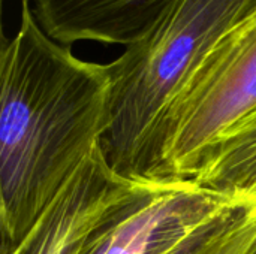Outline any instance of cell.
I'll use <instances>...</instances> for the list:
<instances>
[{
	"label": "cell",
	"instance_id": "1",
	"mask_svg": "<svg viewBox=\"0 0 256 254\" xmlns=\"http://www.w3.org/2000/svg\"><path fill=\"white\" fill-rule=\"evenodd\" d=\"M2 254L28 234L110 127L108 64L51 39L30 1L0 51Z\"/></svg>",
	"mask_w": 256,
	"mask_h": 254
},
{
	"label": "cell",
	"instance_id": "2",
	"mask_svg": "<svg viewBox=\"0 0 256 254\" xmlns=\"http://www.w3.org/2000/svg\"><path fill=\"white\" fill-rule=\"evenodd\" d=\"M255 4L256 0H172L140 40L106 63L110 127L100 148L116 172L140 178L144 148L162 112L212 45Z\"/></svg>",
	"mask_w": 256,
	"mask_h": 254
},
{
	"label": "cell",
	"instance_id": "3",
	"mask_svg": "<svg viewBox=\"0 0 256 254\" xmlns=\"http://www.w3.org/2000/svg\"><path fill=\"white\" fill-rule=\"evenodd\" d=\"M254 114L256 4L212 45L168 103L144 148L140 178L194 180L213 145Z\"/></svg>",
	"mask_w": 256,
	"mask_h": 254
},
{
	"label": "cell",
	"instance_id": "4",
	"mask_svg": "<svg viewBox=\"0 0 256 254\" xmlns=\"http://www.w3.org/2000/svg\"><path fill=\"white\" fill-rule=\"evenodd\" d=\"M242 198L192 180H146L90 235L82 254H166Z\"/></svg>",
	"mask_w": 256,
	"mask_h": 254
},
{
	"label": "cell",
	"instance_id": "5",
	"mask_svg": "<svg viewBox=\"0 0 256 254\" xmlns=\"http://www.w3.org/2000/svg\"><path fill=\"white\" fill-rule=\"evenodd\" d=\"M144 181L116 172L96 145L21 243L4 254H82L90 235Z\"/></svg>",
	"mask_w": 256,
	"mask_h": 254
},
{
	"label": "cell",
	"instance_id": "6",
	"mask_svg": "<svg viewBox=\"0 0 256 254\" xmlns=\"http://www.w3.org/2000/svg\"><path fill=\"white\" fill-rule=\"evenodd\" d=\"M172 0H30L40 28L54 40L129 46L140 40Z\"/></svg>",
	"mask_w": 256,
	"mask_h": 254
},
{
	"label": "cell",
	"instance_id": "7",
	"mask_svg": "<svg viewBox=\"0 0 256 254\" xmlns=\"http://www.w3.org/2000/svg\"><path fill=\"white\" fill-rule=\"evenodd\" d=\"M196 184L231 198L256 195V114L228 130L206 154Z\"/></svg>",
	"mask_w": 256,
	"mask_h": 254
},
{
	"label": "cell",
	"instance_id": "8",
	"mask_svg": "<svg viewBox=\"0 0 256 254\" xmlns=\"http://www.w3.org/2000/svg\"><path fill=\"white\" fill-rule=\"evenodd\" d=\"M255 247L256 199L242 198L166 254H252Z\"/></svg>",
	"mask_w": 256,
	"mask_h": 254
},
{
	"label": "cell",
	"instance_id": "9",
	"mask_svg": "<svg viewBox=\"0 0 256 254\" xmlns=\"http://www.w3.org/2000/svg\"><path fill=\"white\" fill-rule=\"evenodd\" d=\"M252 254H256V247H255V250H254V253H252Z\"/></svg>",
	"mask_w": 256,
	"mask_h": 254
},
{
	"label": "cell",
	"instance_id": "10",
	"mask_svg": "<svg viewBox=\"0 0 256 254\" xmlns=\"http://www.w3.org/2000/svg\"><path fill=\"white\" fill-rule=\"evenodd\" d=\"M254 199H256V195H255V196H254Z\"/></svg>",
	"mask_w": 256,
	"mask_h": 254
},
{
	"label": "cell",
	"instance_id": "11",
	"mask_svg": "<svg viewBox=\"0 0 256 254\" xmlns=\"http://www.w3.org/2000/svg\"><path fill=\"white\" fill-rule=\"evenodd\" d=\"M26 1H30V0H26Z\"/></svg>",
	"mask_w": 256,
	"mask_h": 254
}]
</instances>
